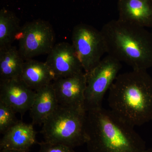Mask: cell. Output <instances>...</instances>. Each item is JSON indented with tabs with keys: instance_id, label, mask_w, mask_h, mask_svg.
<instances>
[{
	"instance_id": "cell-3",
	"label": "cell",
	"mask_w": 152,
	"mask_h": 152,
	"mask_svg": "<svg viewBox=\"0 0 152 152\" xmlns=\"http://www.w3.org/2000/svg\"><path fill=\"white\" fill-rule=\"evenodd\" d=\"M107 53L133 69L152 66V33L145 28L120 19L106 23L101 30Z\"/></svg>"
},
{
	"instance_id": "cell-2",
	"label": "cell",
	"mask_w": 152,
	"mask_h": 152,
	"mask_svg": "<svg viewBox=\"0 0 152 152\" xmlns=\"http://www.w3.org/2000/svg\"><path fill=\"white\" fill-rule=\"evenodd\" d=\"M110 110L134 126L152 121V78L147 70L119 74L109 91Z\"/></svg>"
},
{
	"instance_id": "cell-20",
	"label": "cell",
	"mask_w": 152,
	"mask_h": 152,
	"mask_svg": "<svg viewBox=\"0 0 152 152\" xmlns=\"http://www.w3.org/2000/svg\"><path fill=\"white\" fill-rule=\"evenodd\" d=\"M145 152H152V147L148 149H147Z\"/></svg>"
},
{
	"instance_id": "cell-13",
	"label": "cell",
	"mask_w": 152,
	"mask_h": 152,
	"mask_svg": "<svg viewBox=\"0 0 152 152\" xmlns=\"http://www.w3.org/2000/svg\"><path fill=\"white\" fill-rule=\"evenodd\" d=\"M35 91L29 110L31 124L34 126L43 124L59 105L52 83Z\"/></svg>"
},
{
	"instance_id": "cell-1",
	"label": "cell",
	"mask_w": 152,
	"mask_h": 152,
	"mask_svg": "<svg viewBox=\"0 0 152 152\" xmlns=\"http://www.w3.org/2000/svg\"><path fill=\"white\" fill-rule=\"evenodd\" d=\"M86 144L88 152H145V142L134 126L102 107L88 111Z\"/></svg>"
},
{
	"instance_id": "cell-8",
	"label": "cell",
	"mask_w": 152,
	"mask_h": 152,
	"mask_svg": "<svg viewBox=\"0 0 152 152\" xmlns=\"http://www.w3.org/2000/svg\"><path fill=\"white\" fill-rule=\"evenodd\" d=\"M55 79L67 77L83 72V66L72 44L61 42L56 44L45 61Z\"/></svg>"
},
{
	"instance_id": "cell-18",
	"label": "cell",
	"mask_w": 152,
	"mask_h": 152,
	"mask_svg": "<svg viewBox=\"0 0 152 152\" xmlns=\"http://www.w3.org/2000/svg\"><path fill=\"white\" fill-rule=\"evenodd\" d=\"M38 144L40 146L38 152H75L73 148L61 144H52L45 141Z\"/></svg>"
},
{
	"instance_id": "cell-10",
	"label": "cell",
	"mask_w": 152,
	"mask_h": 152,
	"mask_svg": "<svg viewBox=\"0 0 152 152\" xmlns=\"http://www.w3.org/2000/svg\"><path fill=\"white\" fill-rule=\"evenodd\" d=\"M52 84L59 104L84 106L87 87V75L84 72L71 77L55 79Z\"/></svg>"
},
{
	"instance_id": "cell-11",
	"label": "cell",
	"mask_w": 152,
	"mask_h": 152,
	"mask_svg": "<svg viewBox=\"0 0 152 152\" xmlns=\"http://www.w3.org/2000/svg\"><path fill=\"white\" fill-rule=\"evenodd\" d=\"M119 19L144 28L152 27L151 0H118Z\"/></svg>"
},
{
	"instance_id": "cell-6",
	"label": "cell",
	"mask_w": 152,
	"mask_h": 152,
	"mask_svg": "<svg viewBox=\"0 0 152 152\" xmlns=\"http://www.w3.org/2000/svg\"><path fill=\"white\" fill-rule=\"evenodd\" d=\"M121 67V62L107 55L91 72L86 73L84 107L87 112L102 107L106 93L118 75Z\"/></svg>"
},
{
	"instance_id": "cell-14",
	"label": "cell",
	"mask_w": 152,
	"mask_h": 152,
	"mask_svg": "<svg viewBox=\"0 0 152 152\" xmlns=\"http://www.w3.org/2000/svg\"><path fill=\"white\" fill-rule=\"evenodd\" d=\"M55 78L45 62L33 59L25 61L20 79L32 89L36 91L50 85Z\"/></svg>"
},
{
	"instance_id": "cell-19",
	"label": "cell",
	"mask_w": 152,
	"mask_h": 152,
	"mask_svg": "<svg viewBox=\"0 0 152 152\" xmlns=\"http://www.w3.org/2000/svg\"><path fill=\"white\" fill-rule=\"evenodd\" d=\"M0 152H27L25 151H20L10 148H3L1 149Z\"/></svg>"
},
{
	"instance_id": "cell-12",
	"label": "cell",
	"mask_w": 152,
	"mask_h": 152,
	"mask_svg": "<svg viewBox=\"0 0 152 152\" xmlns=\"http://www.w3.org/2000/svg\"><path fill=\"white\" fill-rule=\"evenodd\" d=\"M0 141V149L10 148L28 152L37 143L34 125L19 121L7 131Z\"/></svg>"
},
{
	"instance_id": "cell-21",
	"label": "cell",
	"mask_w": 152,
	"mask_h": 152,
	"mask_svg": "<svg viewBox=\"0 0 152 152\" xmlns=\"http://www.w3.org/2000/svg\"><path fill=\"white\" fill-rule=\"evenodd\" d=\"M151 1H152V0H151Z\"/></svg>"
},
{
	"instance_id": "cell-17",
	"label": "cell",
	"mask_w": 152,
	"mask_h": 152,
	"mask_svg": "<svg viewBox=\"0 0 152 152\" xmlns=\"http://www.w3.org/2000/svg\"><path fill=\"white\" fill-rule=\"evenodd\" d=\"M10 107L0 102V133L4 134L19 121Z\"/></svg>"
},
{
	"instance_id": "cell-5",
	"label": "cell",
	"mask_w": 152,
	"mask_h": 152,
	"mask_svg": "<svg viewBox=\"0 0 152 152\" xmlns=\"http://www.w3.org/2000/svg\"><path fill=\"white\" fill-rule=\"evenodd\" d=\"M53 28L48 21L41 19L28 22L21 27L16 37L19 51L24 61L48 54L55 44Z\"/></svg>"
},
{
	"instance_id": "cell-4",
	"label": "cell",
	"mask_w": 152,
	"mask_h": 152,
	"mask_svg": "<svg viewBox=\"0 0 152 152\" xmlns=\"http://www.w3.org/2000/svg\"><path fill=\"white\" fill-rule=\"evenodd\" d=\"M87 113L84 106L59 104L43 124L40 133L45 141L73 148L86 144Z\"/></svg>"
},
{
	"instance_id": "cell-9",
	"label": "cell",
	"mask_w": 152,
	"mask_h": 152,
	"mask_svg": "<svg viewBox=\"0 0 152 152\" xmlns=\"http://www.w3.org/2000/svg\"><path fill=\"white\" fill-rule=\"evenodd\" d=\"M35 94L20 78L0 80V102L20 114L21 118L30 110Z\"/></svg>"
},
{
	"instance_id": "cell-16",
	"label": "cell",
	"mask_w": 152,
	"mask_h": 152,
	"mask_svg": "<svg viewBox=\"0 0 152 152\" xmlns=\"http://www.w3.org/2000/svg\"><path fill=\"white\" fill-rule=\"evenodd\" d=\"M21 27L14 13L5 9L0 10V49L12 45Z\"/></svg>"
},
{
	"instance_id": "cell-7",
	"label": "cell",
	"mask_w": 152,
	"mask_h": 152,
	"mask_svg": "<svg viewBox=\"0 0 152 152\" xmlns=\"http://www.w3.org/2000/svg\"><path fill=\"white\" fill-rule=\"evenodd\" d=\"M72 40V45L86 73L97 65L107 53L102 33L90 25L80 23L75 26Z\"/></svg>"
},
{
	"instance_id": "cell-15",
	"label": "cell",
	"mask_w": 152,
	"mask_h": 152,
	"mask_svg": "<svg viewBox=\"0 0 152 152\" xmlns=\"http://www.w3.org/2000/svg\"><path fill=\"white\" fill-rule=\"evenodd\" d=\"M24 62L15 46L0 49V80L20 78Z\"/></svg>"
}]
</instances>
